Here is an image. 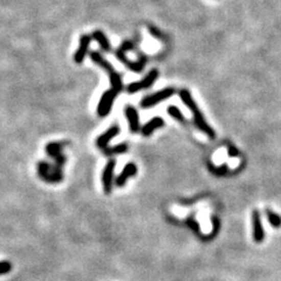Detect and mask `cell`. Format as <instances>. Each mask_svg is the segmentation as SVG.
<instances>
[{"label":"cell","instance_id":"obj_1","mask_svg":"<svg viewBox=\"0 0 281 281\" xmlns=\"http://www.w3.org/2000/svg\"><path fill=\"white\" fill-rule=\"evenodd\" d=\"M179 96H180V99H182V101L184 102V104H185L189 109L192 111L196 127L198 128L200 131H203L204 134H206L210 138H215L216 137V132L206 123L205 119H204V116L202 114V111H200L198 106H197V103L194 101V99H192L190 91L185 90V89H182L179 91Z\"/></svg>","mask_w":281,"mask_h":281},{"label":"cell","instance_id":"obj_2","mask_svg":"<svg viewBox=\"0 0 281 281\" xmlns=\"http://www.w3.org/2000/svg\"><path fill=\"white\" fill-rule=\"evenodd\" d=\"M90 59L93 60L95 63H98L100 67H102L103 69H106L109 74V80L111 83V89H114L118 91L120 94V91H122L123 89V82H122V78L118 72H116L109 62L107 61L106 59L101 56V54L98 53V52H91L90 53Z\"/></svg>","mask_w":281,"mask_h":281},{"label":"cell","instance_id":"obj_3","mask_svg":"<svg viewBox=\"0 0 281 281\" xmlns=\"http://www.w3.org/2000/svg\"><path fill=\"white\" fill-rule=\"evenodd\" d=\"M132 48H134V42L126 40V41H123L121 43V46L119 47L118 52H116V56H118V59L120 60V61L124 63V65L129 68V69H131L132 72H136V73H138V72H142L144 69V66H146V62H147V58L146 56H142V59H140L137 62L129 61V60L126 58V52L132 50Z\"/></svg>","mask_w":281,"mask_h":281},{"label":"cell","instance_id":"obj_4","mask_svg":"<svg viewBox=\"0 0 281 281\" xmlns=\"http://www.w3.org/2000/svg\"><path fill=\"white\" fill-rule=\"evenodd\" d=\"M38 174L43 180L48 183H58L62 180V171L59 167H53L50 163L39 162Z\"/></svg>","mask_w":281,"mask_h":281},{"label":"cell","instance_id":"obj_5","mask_svg":"<svg viewBox=\"0 0 281 281\" xmlns=\"http://www.w3.org/2000/svg\"><path fill=\"white\" fill-rule=\"evenodd\" d=\"M175 93H176L175 88H166V89L157 91V93L146 96V98L140 101L139 104L142 108H151L156 106V104H158L159 102L164 101V100L171 98Z\"/></svg>","mask_w":281,"mask_h":281},{"label":"cell","instance_id":"obj_6","mask_svg":"<svg viewBox=\"0 0 281 281\" xmlns=\"http://www.w3.org/2000/svg\"><path fill=\"white\" fill-rule=\"evenodd\" d=\"M157 78H158V71L157 69H151L143 80H140V81H137V82H132L130 84H128L127 91L129 94H134V93H137V91H139V90H143V89H147V88H150L152 86V83L156 81V79H157Z\"/></svg>","mask_w":281,"mask_h":281},{"label":"cell","instance_id":"obj_7","mask_svg":"<svg viewBox=\"0 0 281 281\" xmlns=\"http://www.w3.org/2000/svg\"><path fill=\"white\" fill-rule=\"evenodd\" d=\"M118 95H119L118 91L111 89L110 88L109 90H107L106 93L101 96V99H100V102H99V106H98V114L100 118H104V116H107L108 114H109L112 104H114V101Z\"/></svg>","mask_w":281,"mask_h":281},{"label":"cell","instance_id":"obj_8","mask_svg":"<svg viewBox=\"0 0 281 281\" xmlns=\"http://www.w3.org/2000/svg\"><path fill=\"white\" fill-rule=\"evenodd\" d=\"M116 162L115 159H110L107 163L106 168H104L102 174V184H103V191L106 194H110L112 190V178H114V170H115Z\"/></svg>","mask_w":281,"mask_h":281},{"label":"cell","instance_id":"obj_9","mask_svg":"<svg viewBox=\"0 0 281 281\" xmlns=\"http://www.w3.org/2000/svg\"><path fill=\"white\" fill-rule=\"evenodd\" d=\"M252 224H253V239L255 243H262L265 239V231L263 227L262 219L258 210L252 212Z\"/></svg>","mask_w":281,"mask_h":281},{"label":"cell","instance_id":"obj_10","mask_svg":"<svg viewBox=\"0 0 281 281\" xmlns=\"http://www.w3.org/2000/svg\"><path fill=\"white\" fill-rule=\"evenodd\" d=\"M63 146V143H56V142H52L48 143L46 146V152L51 157L55 158V163L56 167L61 168V166L65 163V157L61 155V148Z\"/></svg>","mask_w":281,"mask_h":281},{"label":"cell","instance_id":"obj_11","mask_svg":"<svg viewBox=\"0 0 281 281\" xmlns=\"http://www.w3.org/2000/svg\"><path fill=\"white\" fill-rule=\"evenodd\" d=\"M90 40H91V38L87 34H84L81 38H80V47H79V50L76 51V53L74 54V61L76 63H81L84 60V58H86L88 50H89Z\"/></svg>","mask_w":281,"mask_h":281},{"label":"cell","instance_id":"obj_12","mask_svg":"<svg viewBox=\"0 0 281 281\" xmlns=\"http://www.w3.org/2000/svg\"><path fill=\"white\" fill-rule=\"evenodd\" d=\"M120 132V128L118 126H112L111 128H109L104 134H102L100 137L96 140V146H98L100 149H106L108 143L110 142L111 138H114L115 136H118Z\"/></svg>","mask_w":281,"mask_h":281},{"label":"cell","instance_id":"obj_13","mask_svg":"<svg viewBox=\"0 0 281 281\" xmlns=\"http://www.w3.org/2000/svg\"><path fill=\"white\" fill-rule=\"evenodd\" d=\"M126 116L129 122V129L131 132H137L139 131V119H138V112L132 106H127L126 109Z\"/></svg>","mask_w":281,"mask_h":281},{"label":"cell","instance_id":"obj_14","mask_svg":"<svg viewBox=\"0 0 281 281\" xmlns=\"http://www.w3.org/2000/svg\"><path fill=\"white\" fill-rule=\"evenodd\" d=\"M137 174V167L134 163H128L126 167H124L123 171L119 175V177L116 178V185L118 186H123L126 184L127 179L129 177H132Z\"/></svg>","mask_w":281,"mask_h":281},{"label":"cell","instance_id":"obj_15","mask_svg":"<svg viewBox=\"0 0 281 281\" xmlns=\"http://www.w3.org/2000/svg\"><path fill=\"white\" fill-rule=\"evenodd\" d=\"M164 124L166 123H164V120L162 118H154L142 127V134L144 136H150L152 134V131L157 129V128L164 127Z\"/></svg>","mask_w":281,"mask_h":281},{"label":"cell","instance_id":"obj_16","mask_svg":"<svg viewBox=\"0 0 281 281\" xmlns=\"http://www.w3.org/2000/svg\"><path fill=\"white\" fill-rule=\"evenodd\" d=\"M91 39H94L95 41H98L100 43V47H101L104 52H110L109 40H108L106 34H104L102 31L100 30L94 31L93 33H91Z\"/></svg>","mask_w":281,"mask_h":281},{"label":"cell","instance_id":"obj_17","mask_svg":"<svg viewBox=\"0 0 281 281\" xmlns=\"http://www.w3.org/2000/svg\"><path fill=\"white\" fill-rule=\"evenodd\" d=\"M266 217H267V220L268 223L271 224V226L275 227V228H279L281 227V217L278 216L276 214H274V212L268 210V208H266Z\"/></svg>","mask_w":281,"mask_h":281},{"label":"cell","instance_id":"obj_18","mask_svg":"<svg viewBox=\"0 0 281 281\" xmlns=\"http://www.w3.org/2000/svg\"><path fill=\"white\" fill-rule=\"evenodd\" d=\"M128 150V144L122 143L119 144V146L112 147V148H106V149H103L102 151L106 155H116V154H124V152H127Z\"/></svg>","mask_w":281,"mask_h":281},{"label":"cell","instance_id":"obj_19","mask_svg":"<svg viewBox=\"0 0 281 281\" xmlns=\"http://www.w3.org/2000/svg\"><path fill=\"white\" fill-rule=\"evenodd\" d=\"M167 111H168V114L170 115L172 119H175V120H176V121H178V122H180V123H184V122H185V118H184L183 114H182V112H180V110L178 109L177 107H175V106H169V107H168V109H167Z\"/></svg>","mask_w":281,"mask_h":281},{"label":"cell","instance_id":"obj_20","mask_svg":"<svg viewBox=\"0 0 281 281\" xmlns=\"http://www.w3.org/2000/svg\"><path fill=\"white\" fill-rule=\"evenodd\" d=\"M12 271V264L10 262H7V260H3V262H0V275L7 274V273H10Z\"/></svg>","mask_w":281,"mask_h":281},{"label":"cell","instance_id":"obj_21","mask_svg":"<svg viewBox=\"0 0 281 281\" xmlns=\"http://www.w3.org/2000/svg\"><path fill=\"white\" fill-rule=\"evenodd\" d=\"M228 155H230L231 157H233V156H237V155H238V151H237L236 148H233V147H230V150H228Z\"/></svg>","mask_w":281,"mask_h":281}]
</instances>
